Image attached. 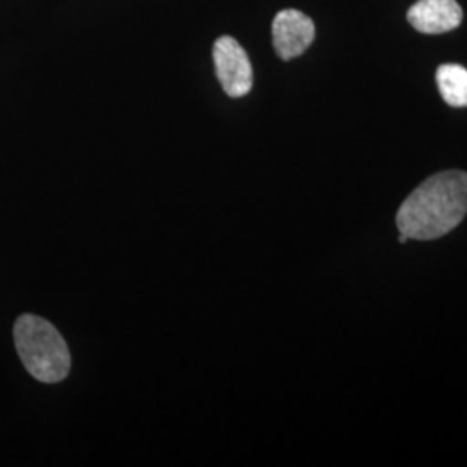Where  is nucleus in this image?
<instances>
[{"label":"nucleus","instance_id":"nucleus-3","mask_svg":"<svg viewBox=\"0 0 467 467\" xmlns=\"http://www.w3.org/2000/svg\"><path fill=\"white\" fill-rule=\"evenodd\" d=\"M218 80L229 98H244L253 87V67L246 50L233 36H220L213 46Z\"/></svg>","mask_w":467,"mask_h":467},{"label":"nucleus","instance_id":"nucleus-7","mask_svg":"<svg viewBox=\"0 0 467 467\" xmlns=\"http://www.w3.org/2000/svg\"><path fill=\"white\" fill-rule=\"evenodd\" d=\"M399 241H400V244H405L407 241H409V237L405 235V234H400V237H399Z\"/></svg>","mask_w":467,"mask_h":467},{"label":"nucleus","instance_id":"nucleus-5","mask_svg":"<svg viewBox=\"0 0 467 467\" xmlns=\"http://www.w3.org/2000/svg\"><path fill=\"white\" fill-rule=\"evenodd\" d=\"M462 7L457 0H418L407 13V19L420 34H447L462 23Z\"/></svg>","mask_w":467,"mask_h":467},{"label":"nucleus","instance_id":"nucleus-6","mask_svg":"<svg viewBox=\"0 0 467 467\" xmlns=\"http://www.w3.org/2000/svg\"><path fill=\"white\" fill-rule=\"evenodd\" d=\"M436 84L443 100L451 108L467 106V69L461 65H441L436 69Z\"/></svg>","mask_w":467,"mask_h":467},{"label":"nucleus","instance_id":"nucleus-2","mask_svg":"<svg viewBox=\"0 0 467 467\" xmlns=\"http://www.w3.org/2000/svg\"><path fill=\"white\" fill-rule=\"evenodd\" d=\"M15 343L21 362L35 379L49 384L67 379L71 357L67 341L50 322L32 314L21 316L15 326Z\"/></svg>","mask_w":467,"mask_h":467},{"label":"nucleus","instance_id":"nucleus-1","mask_svg":"<svg viewBox=\"0 0 467 467\" xmlns=\"http://www.w3.org/2000/svg\"><path fill=\"white\" fill-rule=\"evenodd\" d=\"M467 215V173L449 170L419 185L397 213L400 234L433 241L451 233Z\"/></svg>","mask_w":467,"mask_h":467},{"label":"nucleus","instance_id":"nucleus-4","mask_svg":"<svg viewBox=\"0 0 467 467\" xmlns=\"http://www.w3.org/2000/svg\"><path fill=\"white\" fill-rule=\"evenodd\" d=\"M316 38V25L296 9H284L272 23L274 49L283 61L301 56Z\"/></svg>","mask_w":467,"mask_h":467}]
</instances>
